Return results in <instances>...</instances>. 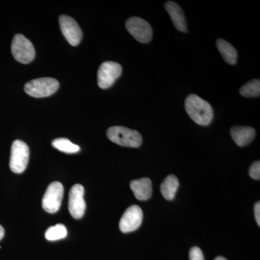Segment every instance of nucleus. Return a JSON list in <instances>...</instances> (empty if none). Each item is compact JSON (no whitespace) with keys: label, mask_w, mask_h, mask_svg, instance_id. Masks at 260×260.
<instances>
[{"label":"nucleus","mask_w":260,"mask_h":260,"mask_svg":"<svg viewBox=\"0 0 260 260\" xmlns=\"http://www.w3.org/2000/svg\"><path fill=\"white\" fill-rule=\"evenodd\" d=\"M189 259L205 260L203 251L198 246H193L189 251Z\"/></svg>","instance_id":"412c9836"},{"label":"nucleus","mask_w":260,"mask_h":260,"mask_svg":"<svg viewBox=\"0 0 260 260\" xmlns=\"http://www.w3.org/2000/svg\"><path fill=\"white\" fill-rule=\"evenodd\" d=\"M143 218L141 208L138 205H132L126 210L119 221L121 232L126 234L137 230L141 225Z\"/></svg>","instance_id":"9d476101"},{"label":"nucleus","mask_w":260,"mask_h":260,"mask_svg":"<svg viewBox=\"0 0 260 260\" xmlns=\"http://www.w3.org/2000/svg\"><path fill=\"white\" fill-rule=\"evenodd\" d=\"M185 109L189 117L201 126H207L213 119V110L208 102L195 94L186 97Z\"/></svg>","instance_id":"f257e3e1"},{"label":"nucleus","mask_w":260,"mask_h":260,"mask_svg":"<svg viewBox=\"0 0 260 260\" xmlns=\"http://www.w3.org/2000/svg\"><path fill=\"white\" fill-rule=\"evenodd\" d=\"M165 9L170 15L175 28L179 31L187 32L185 15L180 6L174 2L168 1L165 3Z\"/></svg>","instance_id":"f8f14e48"},{"label":"nucleus","mask_w":260,"mask_h":260,"mask_svg":"<svg viewBox=\"0 0 260 260\" xmlns=\"http://www.w3.org/2000/svg\"><path fill=\"white\" fill-rule=\"evenodd\" d=\"M179 185V180L175 176H168L160 186V191L164 198L169 201L174 200Z\"/></svg>","instance_id":"dca6fc26"},{"label":"nucleus","mask_w":260,"mask_h":260,"mask_svg":"<svg viewBox=\"0 0 260 260\" xmlns=\"http://www.w3.org/2000/svg\"><path fill=\"white\" fill-rule=\"evenodd\" d=\"M30 150L26 143L22 140H15L12 145L10 167L15 174H22L28 166Z\"/></svg>","instance_id":"20e7f679"},{"label":"nucleus","mask_w":260,"mask_h":260,"mask_svg":"<svg viewBox=\"0 0 260 260\" xmlns=\"http://www.w3.org/2000/svg\"><path fill=\"white\" fill-rule=\"evenodd\" d=\"M59 88V83L54 78H42L30 80L24 87L25 93L35 98L50 96Z\"/></svg>","instance_id":"7ed1b4c3"},{"label":"nucleus","mask_w":260,"mask_h":260,"mask_svg":"<svg viewBox=\"0 0 260 260\" xmlns=\"http://www.w3.org/2000/svg\"><path fill=\"white\" fill-rule=\"evenodd\" d=\"M107 137L111 141L121 146L138 148L143 138L136 130L121 126H114L107 130Z\"/></svg>","instance_id":"f03ea898"},{"label":"nucleus","mask_w":260,"mask_h":260,"mask_svg":"<svg viewBox=\"0 0 260 260\" xmlns=\"http://www.w3.org/2000/svg\"><path fill=\"white\" fill-rule=\"evenodd\" d=\"M0 248H1V246H0Z\"/></svg>","instance_id":"393cba45"},{"label":"nucleus","mask_w":260,"mask_h":260,"mask_svg":"<svg viewBox=\"0 0 260 260\" xmlns=\"http://www.w3.org/2000/svg\"><path fill=\"white\" fill-rule=\"evenodd\" d=\"M52 146L59 151L65 153H75L80 151V147L73 144L70 140L67 138H57L53 140Z\"/></svg>","instance_id":"f3484780"},{"label":"nucleus","mask_w":260,"mask_h":260,"mask_svg":"<svg viewBox=\"0 0 260 260\" xmlns=\"http://www.w3.org/2000/svg\"><path fill=\"white\" fill-rule=\"evenodd\" d=\"M122 73L121 64L115 61H105L99 67L98 71V85L102 89L112 86Z\"/></svg>","instance_id":"423d86ee"},{"label":"nucleus","mask_w":260,"mask_h":260,"mask_svg":"<svg viewBox=\"0 0 260 260\" xmlns=\"http://www.w3.org/2000/svg\"><path fill=\"white\" fill-rule=\"evenodd\" d=\"M255 135V129L251 126H234L231 129L233 140L239 147L250 144L254 139Z\"/></svg>","instance_id":"ddd939ff"},{"label":"nucleus","mask_w":260,"mask_h":260,"mask_svg":"<svg viewBox=\"0 0 260 260\" xmlns=\"http://www.w3.org/2000/svg\"><path fill=\"white\" fill-rule=\"evenodd\" d=\"M67 234L68 232L66 227L62 224H57L47 229L45 237L49 241H56L64 239L67 237Z\"/></svg>","instance_id":"6ab92c4d"},{"label":"nucleus","mask_w":260,"mask_h":260,"mask_svg":"<svg viewBox=\"0 0 260 260\" xmlns=\"http://www.w3.org/2000/svg\"><path fill=\"white\" fill-rule=\"evenodd\" d=\"M5 236V229L1 225H0V240H2L3 239V238Z\"/></svg>","instance_id":"5701e85b"},{"label":"nucleus","mask_w":260,"mask_h":260,"mask_svg":"<svg viewBox=\"0 0 260 260\" xmlns=\"http://www.w3.org/2000/svg\"><path fill=\"white\" fill-rule=\"evenodd\" d=\"M249 176L252 179H256V180H259L260 179V162L259 160L255 161L251 164L250 168H249Z\"/></svg>","instance_id":"aec40b11"},{"label":"nucleus","mask_w":260,"mask_h":260,"mask_svg":"<svg viewBox=\"0 0 260 260\" xmlns=\"http://www.w3.org/2000/svg\"><path fill=\"white\" fill-rule=\"evenodd\" d=\"M83 197L84 187L81 184H75L70 189L68 208L70 213L75 219L83 218L85 213L86 204Z\"/></svg>","instance_id":"9b49d317"},{"label":"nucleus","mask_w":260,"mask_h":260,"mask_svg":"<svg viewBox=\"0 0 260 260\" xmlns=\"http://www.w3.org/2000/svg\"><path fill=\"white\" fill-rule=\"evenodd\" d=\"M64 194V187L59 181H54L48 186L42 199V206L45 211L55 213L59 210Z\"/></svg>","instance_id":"0eeeda50"},{"label":"nucleus","mask_w":260,"mask_h":260,"mask_svg":"<svg viewBox=\"0 0 260 260\" xmlns=\"http://www.w3.org/2000/svg\"><path fill=\"white\" fill-rule=\"evenodd\" d=\"M59 25L63 35L72 46H78L83 38V32L75 19L62 15L59 18Z\"/></svg>","instance_id":"1a4fd4ad"},{"label":"nucleus","mask_w":260,"mask_h":260,"mask_svg":"<svg viewBox=\"0 0 260 260\" xmlns=\"http://www.w3.org/2000/svg\"><path fill=\"white\" fill-rule=\"evenodd\" d=\"M239 93L246 98L259 97L260 94L259 80L254 79L248 82L239 89Z\"/></svg>","instance_id":"a211bd4d"},{"label":"nucleus","mask_w":260,"mask_h":260,"mask_svg":"<svg viewBox=\"0 0 260 260\" xmlns=\"http://www.w3.org/2000/svg\"><path fill=\"white\" fill-rule=\"evenodd\" d=\"M126 28L138 42L146 44L153 37V30L150 24L143 19L133 17L126 20Z\"/></svg>","instance_id":"6e6552de"},{"label":"nucleus","mask_w":260,"mask_h":260,"mask_svg":"<svg viewBox=\"0 0 260 260\" xmlns=\"http://www.w3.org/2000/svg\"><path fill=\"white\" fill-rule=\"evenodd\" d=\"M216 47L225 62L229 64H236L237 61V51L230 43L224 39H218L216 41Z\"/></svg>","instance_id":"2eb2a0df"},{"label":"nucleus","mask_w":260,"mask_h":260,"mask_svg":"<svg viewBox=\"0 0 260 260\" xmlns=\"http://www.w3.org/2000/svg\"><path fill=\"white\" fill-rule=\"evenodd\" d=\"M215 260H227L223 256H218V257L215 258Z\"/></svg>","instance_id":"b1692460"},{"label":"nucleus","mask_w":260,"mask_h":260,"mask_svg":"<svg viewBox=\"0 0 260 260\" xmlns=\"http://www.w3.org/2000/svg\"><path fill=\"white\" fill-rule=\"evenodd\" d=\"M254 215H255L256 222L258 225H260V203L258 202L254 205Z\"/></svg>","instance_id":"4be33fe9"},{"label":"nucleus","mask_w":260,"mask_h":260,"mask_svg":"<svg viewBox=\"0 0 260 260\" xmlns=\"http://www.w3.org/2000/svg\"><path fill=\"white\" fill-rule=\"evenodd\" d=\"M11 51L15 60L23 64H28L35 58L36 51L34 45L22 34H16L13 38Z\"/></svg>","instance_id":"39448f33"},{"label":"nucleus","mask_w":260,"mask_h":260,"mask_svg":"<svg viewBox=\"0 0 260 260\" xmlns=\"http://www.w3.org/2000/svg\"><path fill=\"white\" fill-rule=\"evenodd\" d=\"M130 188L134 193L135 198L138 200L145 201L151 198L153 188L152 181L148 178L132 181L130 183Z\"/></svg>","instance_id":"4468645a"}]
</instances>
